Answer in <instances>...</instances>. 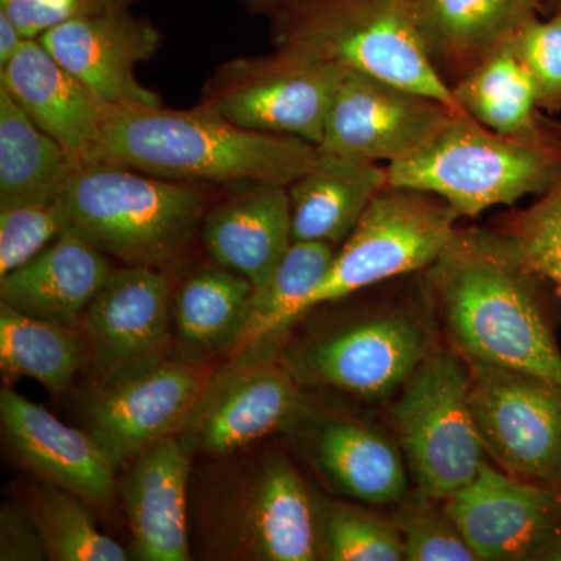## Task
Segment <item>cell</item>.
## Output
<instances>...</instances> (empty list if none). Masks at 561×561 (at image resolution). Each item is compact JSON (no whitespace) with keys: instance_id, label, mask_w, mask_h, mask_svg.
Here are the masks:
<instances>
[{"instance_id":"603a6c76","label":"cell","mask_w":561,"mask_h":561,"mask_svg":"<svg viewBox=\"0 0 561 561\" xmlns=\"http://www.w3.org/2000/svg\"><path fill=\"white\" fill-rule=\"evenodd\" d=\"M111 273L105 253L65 231L27 264L0 276V301L80 330L84 312Z\"/></svg>"},{"instance_id":"4dcf8cb0","label":"cell","mask_w":561,"mask_h":561,"mask_svg":"<svg viewBox=\"0 0 561 561\" xmlns=\"http://www.w3.org/2000/svg\"><path fill=\"white\" fill-rule=\"evenodd\" d=\"M54 561H125L130 552L95 526L90 505L76 494L43 482L27 505Z\"/></svg>"},{"instance_id":"5bb4252c","label":"cell","mask_w":561,"mask_h":561,"mask_svg":"<svg viewBox=\"0 0 561 561\" xmlns=\"http://www.w3.org/2000/svg\"><path fill=\"white\" fill-rule=\"evenodd\" d=\"M445 502L478 561H561V500L483 465Z\"/></svg>"},{"instance_id":"ac0fdd59","label":"cell","mask_w":561,"mask_h":561,"mask_svg":"<svg viewBox=\"0 0 561 561\" xmlns=\"http://www.w3.org/2000/svg\"><path fill=\"white\" fill-rule=\"evenodd\" d=\"M62 68L106 106H162L160 95L136 79L138 62L160 47V32L128 9L62 22L39 36Z\"/></svg>"},{"instance_id":"e575fe53","label":"cell","mask_w":561,"mask_h":561,"mask_svg":"<svg viewBox=\"0 0 561 561\" xmlns=\"http://www.w3.org/2000/svg\"><path fill=\"white\" fill-rule=\"evenodd\" d=\"M508 49L529 73L538 108L561 111V13L534 18L508 41Z\"/></svg>"},{"instance_id":"7c38bea8","label":"cell","mask_w":561,"mask_h":561,"mask_svg":"<svg viewBox=\"0 0 561 561\" xmlns=\"http://www.w3.org/2000/svg\"><path fill=\"white\" fill-rule=\"evenodd\" d=\"M221 553L243 560H321L320 497L289 459L272 454L214 518Z\"/></svg>"},{"instance_id":"5b68a950","label":"cell","mask_w":561,"mask_h":561,"mask_svg":"<svg viewBox=\"0 0 561 561\" xmlns=\"http://www.w3.org/2000/svg\"><path fill=\"white\" fill-rule=\"evenodd\" d=\"M389 186L437 195L460 217L542 195L561 181V149L497 135L465 111L411 157L387 165Z\"/></svg>"},{"instance_id":"b9f144b4","label":"cell","mask_w":561,"mask_h":561,"mask_svg":"<svg viewBox=\"0 0 561 561\" xmlns=\"http://www.w3.org/2000/svg\"><path fill=\"white\" fill-rule=\"evenodd\" d=\"M557 493H559V496H560V500H561V485H560V489L557 490Z\"/></svg>"},{"instance_id":"ba28073f","label":"cell","mask_w":561,"mask_h":561,"mask_svg":"<svg viewBox=\"0 0 561 561\" xmlns=\"http://www.w3.org/2000/svg\"><path fill=\"white\" fill-rule=\"evenodd\" d=\"M459 217L437 195L387 186L335 254L327 278L302 302L297 320L317 306L426 271L456 234Z\"/></svg>"},{"instance_id":"d6986e66","label":"cell","mask_w":561,"mask_h":561,"mask_svg":"<svg viewBox=\"0 0 561 561\" xmlns=\"http://www.w3.org/2000/svg\"><path fill=\"white\" fill-rule=\"evenodd\" d=\"M2 431L16 459L41 481L60 486L91 508L113 504L116 465L88 431L76 430L16 391H0Z\"/></svg>"},{"instance_id":"ab89813d","label":"cell","mask_w":561,"mask_h":561,"mask_svg":"<svg viewBox=\"0 0 561 561\" xmlns=\"http://www.w3.org/2000/svg\"><path fill=\"white\" fill-rule=\"evenodd\" d=\"M306 0H242L243 5L249 7L253 13L264 14V16L278 18L295 7L301 5Z\"/></svg>"},{"instance_id":"9a60e30c","label":"cell","mask_w":561,"mask_h":561,"mask_svg":"<svg viewBox=\"0 0 561 561\" xmlns=\"http://www.w3.org/2000/svg\"><path fill=\"white\" fill-rule=\"evenodd\" d=\"M169 297L168 278L150 265L111 273L80 324L99 383L131 378L169 359Z\"/></svg>"},{"instance_id":"8fae6325","label":"cell","mask_w":561,"mask_h":561,"mask_svg":"<svg viewBox=\"0 0 561 561\" xmlns=\"http://www.w3.org/2000/svg\"><path fill=\"white\" fill-rule=\"evenodd\" d=\"M276 341L245 346L243 357L208 379L201 400L179 432L191 454L224 456L284 430L301 408V386L283 360Z\"/></svg>"},{"instance_id":"83f0119b","label":"cell","mask_w":561,"mask_h":561,"mask_svg":"<svg viewBox=\"0 0 561 561\" xmlns=\"http://www.w3.org/2000/svg\"><path fill=\"white\" fill-rule=\"evenodd\" d=\"M79 168L0 87V208L58 201Z\"/></svg>"},{"instance_id":"f35d334b","label":"cell","mask_w":561,"mask_h":561,"mask_svg":"<svg viewBox=\"0 0 561 561\" xmlns=\"http://www.w3.org/2000/svg\"><path fill=\"white\" fill-rule=\"evenodd\" d=\"M25 41L27 39L24 38L20 28L3 11H0V66H5L7 62L13 60L24 46Z\"/></svg>"},{"instance_id":"8992f818","label":"cell","mask_w":561,"mask_h":561,"mask_svg":"<svg viewBox=\"0 0 561 561\" xmlns=\"http://www.w3.org/2000/svg\"><path fill=\"white\" fill-rule=\"evenodd\" d=\"M394 397V440L415 490L448 500L489 459L471 415L467 362L437 342Z\"/></svg>"},{"instance_id":"836d02e7","label":"cell","mask_w":561,"mask_h":561,"mask_svg":"<svg viewBox=\"0 0 561 561\" xmlns=\"http://www.w3.org/2000/svg\"><path fill=\"white\" fill-rule=\"evenodd\" d=\"M391 522L400 530L408 561H478L445 502L419 490L397 504Z\"/></svg>"},{"instance_id":"cb8c5ba5","label":"cell","mask_w":561,"mask_h":561,"mask_svg":"<svg viewBox=\"0 0 561 561\" xmlns=\"http://www.w3.org/2000/svg\"><path fill=\"white\" fill-rule=\"evenodd\" d=\"M203 239L217 264L261 289L291 245L289 191L251 183L209 214Z\"/></svg>"},{"instance_id":"ffe728a7","label":"cell","mask_w":561,"mask_h":561,"mask_svg":"<svg viewBox=\"0 0 561 561\" xmlns=\"http://www.w3.org/2000/svg\"><path fill=\"white\" fill-rule=\"evenodd\" d=\"M0 87L80 165L98 164L110 106L55 60L39 39L25 41L0 68Z\"/></svg>"},{"instance_id":"e0dca14e","label":"cell","mask_w":561,"mask_h":561,"mask_svg":"<svg viewBox=\"0 0 561 561\" xmlns=\"http://www.w3.org/2000/svg\"><path fill=\"white\" fill-rule=\"evenodd\" d=\"M284 431L334 493L370 505L400 504L411 476L400 445L353 416L319 412L305 402Z\"/></svg>"},{"instance_id":"277c9868","label":"cell","mask_w":561,"mask_h":561,"mask_svg":"<svg viewBox=\"0 0 561 561\" xmlns=\"http://www.w3.org/2000/svg\"><path fill=\"white\" fill-rule=\"evenodd\" d=\"M60 205L65 231L102 253L150 267L181 253L203 214L202 195L192 187L113 164L76 169Z\"/></svg>"},{"instance_id":"f546056e","label":"cell","mask_w":561,"mask_h":561,"mask_svg":"<svg viewBox=\"0 0 561 561\" xmlns=\"http://www.w3.org/2000/svg\"><path fill=\"white\" fill-rule=\"evenodd\" d=\"M335 254L330 242H291L267 283L254 290L250 328L239 350L278 339L291 327L302 302L327 278Z\"/></svg>"},{"instance_id":"8d00e7d4","label":"cell","mask_w":561,"mask_h":561,"mask_svg":"<svg viewBox=\"0 0 561 561\" xmlns=\"http://www.w3.org/2000/svg\"><path fill=\"white\" fill-rule=\"evenodd\" d=\"M131 2L135 0H0V11L25 39H38L62 22L128 9Z\"/></svg>"},{"instance_id":"2e32d148","label":"cell","mask_w":561,"mask_h":561,"mask_svg":"<svg viewBox=\"0 0 561 561\" xmlns=\"http://www.w3.org/2000/svg\"><path fill=\"white\" fill-rule=\"evenodd\" d=\"M201 367L168 359L131 378L98 383L84 411L87 431L116 467L179 435L208 383Z\"/></svg>"},{"instance_id":"d590c367","label":"cell","mask_w":561,"mask_h":561,"mask_svg":"<svg viewBox=\"0 0 561 561\" xmlns=\"http://www.w3.org/2000/svg\"><path fill=\"white\" fill-rule=\"evenodd\" d=\"M65 231L60 198L0 208V276L27 264Z\"/></svg>"},{"instance_id":"52a82bcc","label":"cell","mask_w":561,"mask_h":561,"mask_svg":"<svg viewBox=\"0 0 561 561\" xmlns=\"http://www.w3.org/2000/svg\"><path fill=\"white\" fill-rule=\"evenodd\" d=\"M426 313L383 306L291 346L284 365L301 387H327L364 400L394 397L434 348Z\"/></svg>"},{"instance_id":"9c48e42d","label":"cell","mask_w":561,"mask_h":561,"mask_svg":"<svg viewBox=\"0 0 561 561\" xmlns=\"http://www.w3.org/2000/svg\"><path fill=\"white\" fill-rule=\"evenodd\" d=\"M465 362L471 415L486 457L513 478L559 490L561 383L513 368Z\"/></svg>"},{"instance_id":"4fadbf2b","label":"cell","mask_w":561,"mask_h":561,"mask_svg":"<svg viewBox=\"0 0 561 561\" xmlns=\"http://www.w3.org/2000/svg\"><path fill=\"white\" fill-rule=\"evenodd\" d=\"M461 113L390 81L346 69L324 122L320 150L368 162L400 161Z\"/></svg>"},{"instance_id":"f1b7e54d","label":"cell","mask_w":561,"mask_h":561,"mask_svg":"<svg viewBox=\"0 0 561 561\" xmlns=\"http://www.w3.org/2000/svg\"><path fill=\"white\" fill-rule=\"evenodd\" d=\"M79 328L27 316L0 301V367L5 379L32 378L51 394L69 389L88 362Z\"/></svg>"},{"instance_id":"7a4b0ae2","label":"cell","mask_w":561,"mask_h":561,"mask_svg":"<svg viewBox=\"0 0 561 561\" xmlns=\"http://www.w3.org/2000/svg\"><path fill=\"white\" fill-rule=\"evenodd\" d=\"M319 147L295 136L245 130L198 106H110L98 164L154 176L290 186L311 171Z\"/></svg>"},{"instance_id":"74e56055","label":"cell","mask_w":561,"mask_h":561,"mask_svg":"<svg viewBox=\"0 0 561 561\" xmlns=\"http://www.w3.org/2000/svg\"><path fill=\"white\" fill-rule=\"evenodd\" d=\"M0 560H49L46 545L27 505L7 502L0 508Z\"/></svg>"},{"instance_id":"44dd1931","label":"cell","mask_w":561,"mask_h":561,"mask_svg":"<svg viewBox=\"0 0 561 561\" xmlns=\"http://www.w3.org/2000/svg\"><path fill=\"white\" fill-rule=\"evenodd\" d=\"M191 454L179 435L162 438L131 460L117 490L124 500L131 534V559L186 561V496Z\"/></svg>"},{"instance_id":"1f68e13d","label":"cell","mask_w":561,"mask_h":561,"mask_svg":"<svg viewBox=\"0 0 561 561\" xmlns=\"http://www.w3.org/2000/svg\"><path fill=\"white\" fill-rule=\"evenodd\" d=\"M321 560H404L400 530L359 505L320 500Z\"/></svg>"},{"instance_id":"d4e9b609","label":"cell","mask_w":561,"mask_h":561,"mask_svg":"<svg viewBox=\"0 0 561 561\" xmlns=\"http://www.w3.org/2000/svg\"><path fill=\"white\" fill-rule=\"evenodd\" d=\"M387 186V165L320 150L311 171L289 186L291 242L346 241Z\"/></svg>"},{"instance_id":"4316f807","label":"cell","mask_w":561,"mask_h":561,"mask_svg":"<svg viewBox=\"0 0 561 561\" xmlns=\"http://www.w3.org/2000/svg\"><path fill=\"white\" fill-rule=\"evenodd\" d=\"M453 92L460 108L491 131L561 149V122L542 116L529 73L508 46L472 69Z\"/></svg>"},{"instance_id":"484cf974","label":"cell","mask_w":561,"mask_h":561,"mask_svg":"<svg viewBox=\"0 0 561 561\" xmlns=\"http://www.w3.org/2000/svg\"><path fill=\"white\" fill-rule=\"evenodd\" d=\"M254 287L228 268H203L173 301L179 359L202 365L239 350L250 328Z\"/></svg>"},{"instance_id":"d6a6232c","label":"cell","mask_w":561,"mask_h":561,"mask_svg":"<svg viewBox=\"0 0 561 561\" xmlns=\"http://www.w3.org/2000/svg\"><path fill=\"white\" fill-rule=\"evenodd\" d=\"M491 230L516 261L551 280L561 294V181L529 208L513 210Z\"/></svg>"},{"instance_id":"7402d4cb","label":"cell","mask_w":561,"mask_h":561,"mask_svg":"<svg viewBox=\"0 0 561 561\" xmlns=\"http://www.w3.org/2000/svg\"><path fill=\"white\" fill-rule=\"evenodd\" d=\"M542 13V0H416L427 58L451 88Z\"/></svg>"},{"instance_id":"30bf717a","label":"cell","mask_w":561,"mask_h":561,"mask_svg":"<svg viewBox=\"0 0 561 561\" xmlns=\"http://www.w3.org/2000/svg\"><path fill=\"white\" fill-rule=\"evenodd\" d=\"M345 72L337 62L278 49L221 66L201 106L245 130L295 136L319 147Z\"/></svg>"},{"instance_id":"6da1fadb","label":"cell","mask_w":561,"mask_h":561,"mask_svg":"<svg viewBox=\"0 0 561 561\" xmlns=\"http://www.w3.org/2000/svg\"><path fill=\"white\" fill-rule=\"evenodd\" d=\"M421 276L431 311L461 359L561 383L553 324L560 290L516 261L491 228L457 230Z\"/></svg>"},{"instance_id":"3957f363","label":"cell","mask_w":561,"mask_h":561,"mask_svg":"<svg viewBox=\"0 0 561 561\" xmlns=\"http://www.w3.org/2000/svg\"><path fill=\"white\" fill-rule=\"evenodd\" d=\"M415 5L416 0H306L273 20L275 44L463 111L427 58Z\"/></svg>"},{"instance_id":"60d3db41","label":"cell","mask_w":561,"mask_h":561,"mask_svg":"<svg viewBox=\"0 0 561 561\" xmlns=\"http://www.w3.org/2000/svg\"><path fill=\"white\" fill-rule=\"evenodd\" d=\"M542 13L548 16L561 13V0H542Z\"/></svg>"}]
</instances>
